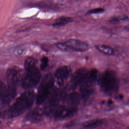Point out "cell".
<instances>
[{
	"label": "cell",
	"mask_w": 129,
	"mask_h": 129,
	"mask_svg": "<svg viewBox=\"0 0 129 129\" xmlns=\"http://www.w3.org/2000/svg\"><path fill=\"white\" fill-rule=\"evenodd\" d=\"M49 62L48 58L46 56H43L41 59V63H40V69L41 70H44L48 66Z\"/></svg>",
	"instance_id": "obj_17"
},
{
	"label": "cell",
	"mask_w": 129,
	"mask_h": 129,
	"mask_svg": "<svg viewBox=\"0 0 129 129\" xmlns=\"http://www.w3.org/2000/svg\"><path fill=\"white\" fill-rule=\"evenodd\" d=\"M55 46L60 50L66 52H84L89 48V45L87 42L76 39L57 42L55 43Z\"/></svg>",
	"instance_id": "obj_6"
},
{
	"label": "cell",
	"mask_w": 129,
	"mask_h": 129,
	"mask_svg": "<svg viewBox=\"0 0 129 129\" xmlns=\"http://www.w3.org/2000/svg\"><path fill=\"white\" fill-rule=\"evenodd\" d=\"M99 84L101 90L104 93L112 95L118 91L119 80L114 71L108 70L100 76Z\"/></svg>",
	"instance_id": "obj_2"
},
{
	"label": "cell",
	"mask_w": 129,
	"mask_h": 129,
	"mask_svg": "<svg viewBox=\"0 0 129 129\" xmlns=\"http://www.w3.org/2000/svg\"><path fill=\"white\" fill-rule=\"evenodd\" d=\"M96 48L99 52L107 55L114 54V50L110 46L105 44H98L96 45Z\"/></svg>",
	"instance_id": "obj_14"
},
{
	"label": "cell",
	"mask_w": 129,
	"mask_h": 129,
	"mask_svg": "<svg viewBox=\"0 0 129 129\" xmlns=\"http://www.w3.org/2000/svg\"><path fill=\"white\" fill-rule=\"evenodd\" d=\"M25 73L21 80L23 89H29L35 87L41 78V73L36 65L25 68Z\"/></svg>",
	"instance_id": "obj_5"
},
{
	"label": "cell",
	"mask_w": 129,
	"mask_h": 129,
	"mask_svg": "<svg viewBox=\"0 0 129 129\" xmlns=\"http://www.w3.org/2000/svg\"><path fill=\"white\" fill-rule=\"evenodd\" d=\"M37 60L36 58L30 56L27 57L24 61V67L27 68L28 67L36 65Z\"/></svg>",
	"instance_id": "obj_16"
},
{
	"label": "cell",
	"mask_w": 129,
	"mask_h": 129,
	"mask_svg": "<svg viewBox=\"0 0 129 129\" xmlns=\"http://www.w3.org/2000/svg\"><path fill=\"white\" fill-rule=\"evenodd\" d=\"M17 94V87L8 85H5L3 82L0 85V99L1 104H9Z\"/></svg>",
	"instance_id": "obj_7"
},
{
	"label": "cell",
	"mask_w": 129,
	"mask_h": 129,
	"mask_svg": "<svg viewBox=\"0 0 129 129\" xmlns=\"http://www.w3.org/2000/svg\"><path fill=\"white\" fill-rule=\"evenodd\" d=\"M88 71L87 70L84 68L79 69L75 71L73 73L70 80V88L73 90L78 86H80L86 76Z\"/></svg>",
	"instance_id": "obj_10"
},
{
	"label": "cell",
	"mask_w": 129,
	"mask_h": 129,
	"mask_svg": "<svg viewBox=\"0 0 129 129\" xmlns=\"http://www.w3.org/2000/svg\"><path fill=\"white\" fill-rule=\"evenodd\" d=\"M72 21L73 19L71 17L67 16H60L54 20V22L52 24V26L55 27H61L72 22Z\"/></svg>",
	"instance_id": "obj_13"
},
{
	"label": "cell",
	"mask_w": 129,
	"mask_h": 129,
	"mask_svg": "<svg viewBox=\"0 0 129 129\" xmlns=\"http://www.w3.org/2000/svg\"><path fill=\"white\" fill-rule=\"evenodd\" d=\"M42 119V114L40 110L35 108L29 111L25 117V119L29 122L36 123Z\"/></svg>",
	"instance_id": "obj_12"
},
{
	"label": "cell",
	"mask_w": 129,
	"mask_h": 129,
	"mask_svg": "<svg viewBox=\"0 0 129 129\" xmlns=\"http://www.w3.org/2000/svg\"><path fill=\"white\" fill-rule=\"evenodd\" d=\"M97 76L98 71L96 69H93L88 71L84 80L80 85V96L84 101L87 100L94 93Z\"/></svg>",
	"instance_id": "obj_3"
},
{
	"label": "cell",
	"mask_w": 129,
	"mask_h": 129,
	"mask_svg": "<svg viewBox=\"0 0 129 129\" xmlns=\"http://www.w3.org/2000/svg\"><path fill=\"white\" fill-rule=\"evenodd\" d=\"M103 123V120L101 119H94L85 122L83 124V127L85 128H93L97 127Z\"/></svg>",
	"instance_id": "obj_15"
},
{
	"label": "cell",
	"mask_w": 129,
	"mask_h": 129,
	"mask_svg": "<svg viewBox=\"0 0 129 129\" xmlns=\"http://www.w3.org/2000/svg\"><path fill=\"white\" fill-rule=\"evenodd\" d=\"M54 84V78L51 74H46L42 80L38 89L36 103L38 105L42 104L48 98L52 91Z\"/></svg>",
	"instance_id": "obj_4"
},
{
	"label": "cell",
	"mask_w": 129,
	"mask_h": 129,
	"mask_svg": "<svg viewBox=\"0 0 129 129\" xmlns=\"http://www.w3.org/2000/svg\"><path fill=\"white\" fill-rule=\"evenodd\" d=\"M126 29L127 30H129V25H127V26L126 27Z\"/></svg>",
	"instance_id": "obj_19"
},
{
	"label": "cell",
	"mask_w": 129,
	"mask_h": 129,
	"mask_svg": "<svg viewBox=\"0 0 129 129\" xmlns=\"http://www.w3.org/2000/svg\"><path fill=\"white\" fill-rule=\"evenodd\" d=\"M72 69L70 66H62L59 67L55 71L54 76L58 85H62L64 81L71 75Z\"/></svg>",
	"instance_id": "obj_11"
},
{
	"label": "cell",
	"mask_w": 129,
	"mask_h": 129,
	"mask_svg": "<svg viewBox=\"0 0 129 129\" xmlns=\"http://www.w3.org/2000/svg\"><path fill=\"white\" fill-rule=\"evenodd\" d=\"M34 99L35 93L33 90H28L22 93L7 110V117H15L22 114L32 105Z\"/></svg>",
	"instance_id": "obj_1"
},
{
	"label": "cell",
	"mask_w": 129,
	"mask_h": 129,
	"mask_svg": "<svg viewBox=\"0 0 129 129\" xmlns=\"http://www.w3.org/2000/svg\"><path fill=\"white\" fill-rule=\"evenodd\" d=\"M104 11V9L102 8H97L91 9L87 12V14H96L102 13Z\"/></svg>",
	"instance_id": "obj_18"
},
{
	"label": "cell",
	"mask_w": 129,
	"mask_h": 129,
	"mask_svg": "<svg viewBox=\"0 0 129 129\" xmlns=\"http://www.w3.org/2000/svg\"><path fill=\"white\" fill-rule=\"evenodd\" d=\"M22 69L17 66H12L8 68L6 73L7 85L16 87L22 76Z\"/></svg>",
	"instance_id": "obj_8"
},
{
	"label": "cell",
	"mask_w": 129,
	"mask_h": 129,
	"mask_svg": "<svg viewBox=\"0 0 129 129\" xmlns=\"http://www.w3.org/2000/svg\"><path fill=\"white\" fill-rule=\"evenodd\" d=\"M77 111V107L60 105L54 111V117L57 119H64L73 116Z\"/></svg>",
	"instance_id": "obj_9"
}]
</instances>
